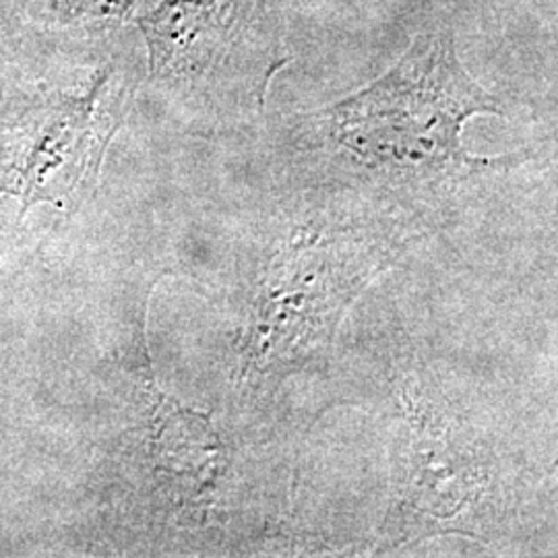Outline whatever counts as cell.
<instances>
[{
    "mask_svg": "<svg viewBox=\"0 0 558 558\" xmlns=\"http://www.w3.org/2000/svg\"><path fill=\"white\" fill-rule=\"evenodd\" d=\"M482 114L505 117L499 96L468 71L449 23L426 25L379 77L281 120L279 179L317 203L437 214L525 161L465 149L463 129Z\"/></svg>",
    "mask_w": 558,
    "mask_h": 558,
    "instance_id": "cell-1",
    "label": "cell"
},
{
    "mask_svg": "<svg viewBox=\"0 0 558 558\" xmlns=\"http://www.w3.org/2000/svg\"><path fill=\"white\" fill-rule=\"evenodd\" d=\"M288 2H156L135 20L147 77L216 126L257 119L292 62Z\"/></svg>",
    "mask_w": 558,
    "mask_h": 558,
    "instance_id": "cell-2",
    "label": "cell"
},
{
    "mask_svg": "<svg viewBox=\"0 0 558 558\" xmlns=\"http://www.w3.org/2000/svg\"><path fill=\"white\" fill-rule=\"evenodd\" d=\"M140 46L135 29L96 52L75 87L38 83L34 92L9 98L4 133L25 207L71 199L96 182L137 85Z\"/></svg>",
    "mask_w": 558,
    "mask_h": 558,
    "instance_id": "cell-3",
    "label": "cell"
},
{
    "mask_svg": "<svg viewBox=\"0 0 558 558\" xmlns=\"http://www.w3.org/2000/svg\"><path fill=\"white\" fill-rule=\"evenodd\" d=\"M143 0H4L23 38L101 46L135 32Z\"/></svg>",
    "mask_w": 558,
    "mask_h": 558,
    "instance_id": "cell-4",
    "label": "cell"
},
{
    "mask_svg": "<svg viewBox=\"0 0 558 558\" xmlns=\"http://www.w3.org/2000/svg\"><path fill=\"white\" fill-rule=\"evenodd\" d=\"M0 27H13V29H17L13 20L9 17V11H7V7H4V0H0Z\"/></svg>",
    "mask_w": 558,
    "mask_h": 558,
    "instance_id": "cell-5",
    "label": "cell"
}]
</instances>
